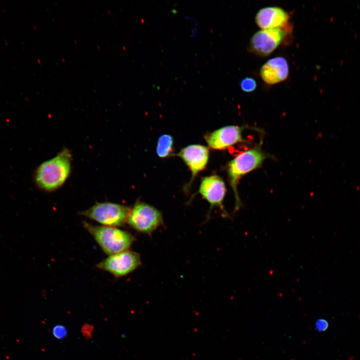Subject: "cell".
<instances>
[{"label": "cell", "mask_w": 360, "mask_h": 360, "mask_svg": "<svg viewBox=\"0 0 360 360\" xmlns=\"http://www.w3.org/2000/svg\"><path fill=\"white\" fill-rule=\"evenodd\" d=\"M71 162L72 154L66 148H63L54 158L43 162L35 174L38 186L48 192L60 188L70 176Z\"/></svg>", "instance_id": "obj_1"}, {"label": "cell", "mask_w": 360, "mask_h": 360, "mask_svg": "<svg viewBox=\"0 0 360 360\" xmlns=\"http://www.w3.org/2000/svg\"><path fill=\"white\" fill-rule=\"evenodd\" d=\"M268 156L260 147L256 146L240 153L228 162V174L235 198V210H239L242 205L237 189L240 178L260 168Z\"/></svg>", "instance_id": "obj_2"}, {"label": "cell", "mask_w": 360, "mask_h": 360, "mask_svg": "<svg viewBox=\"0 0 360 360\" xmlns=\"http://www.w3.org/2000/svg\"><path fill=\"white\" fill-rule=\"evenodd\" d=\"M84 226L103 251L110 256L128 250L135 240L130 234L115 227L94 226L85 222Z\"/></svg>", "instance_id": "obj_3"}, {"label": "cell", "mask_w": 360, "mask_h": 360, "mask_svg": "<svg viewBox=\"0 0 360 360\" xmlns=\"http://www.w3.org/2000/svg\"><path fill=\"white\" fill-rule=\"evenodd\" d=\"M130 208L118 204L104 202L82 212V215L107 226H120L128 220Z\"/></svg>", "instance_id": "obj_4"}, {"label": "cell", "mask_w": 360, "mask_h": 360, "mask_svg": "<svg viewBox=\"0 0 360 360\" xmlns=\"http://www.w3.org/2000/svg\"><path fill=\"white\" fill-rule=\"evenodd\" d=\"M127 222L135 230L150 235L163 224V219L157 208L138 202L130 210Z\"/></svg>", "instance_id": "obj_5"}, {"label": "cell", "mask_w": 360, "mask_h": 360, "mask_svg": "<svg viewBox=\"0 0 360 360\" xmlns=\"http://www.w3.org/2000/svg\"><path fill=\"white\" fill-rule=\"evenodd\" d=\"M140 264L138 253L126 250L110 256L98 264L97 266L116 277H120L134 270Z\"/></svg>", "instance_id": "obj_6"}, {"label": "cell", "mask_w": 360, "mask_h": 360, "mask_svg": "<svg viewBox=\"0 0 360 360\" xmlns=\"http://www.w3.org/2000/svg\"><path fill=\"white\" fill-rule=\"evenodd\" d=\"M287 28L264 29L256 32L250 40V48L259 56L270 54L284 40Z\"/></svg>", "instance_id": "obj_7"}, {"label": "cell", "mask_w": 360, "mask_h": 360, "mask_svg": "<svg viewBox=\"0 0 360 360\" xmlns=\"http://www.w3.org/2000/svg\"><path fill=\"white\" fill-rule=\"evenodd\" d=\"M244 126H228L208 133L204 138L210 148L223 150L244 141L242 132Z\"/></svg>", "instance_id": "obj_8"}, {"label": "cell", "mask_w": 360, "mask_h": 360, "mask_svg": "<svg viewBox=\"0 0 360 360\" xmlns=\"http://www.w3.org/2000/svg\"><path fill=\"white\" fill-rule=\"evenodd\" d=\"M198 192L210 204V210L214 206H218L222 210L223 216H228L222 204L226 188L220 177L212 175L204 178L201 182Z\"/></svg>", "instance_id": "obj_9"}, {"label": "cell", "mask_w": 360, "mask_h": 360, "mask_svg": "<svg viewBox=\"0 0 360 360\" xmlns=\"http://www.w3.org/2000/svg\"><path fill=\"white\" fill-rule=\"evenodd\" d=\"M188 167L192 172L190 184L198 174L206 166L209 158V150L207 147L200 144L189 145L180 150L176 154Z\"/></svg>", "instance_id": "obj_10"}, {"label": "cell", "mask_w": 360, "mask_h": 360, "mask_svg": "<svg viewBox=\"0 0 360 360\" xmlns=\"http://www.w3.org/2000/svg\"><path fill=\"white\" fill-rule=\"evenodd\" d=\"M289 16L283 9L268 6L260 9L256 14V22L262 30L288 28Z\"/></svg>", "instance_id": "obj_11"}, {"label": "cell", "mask_w": 360, "mask_h": 360, "mask_svg": "<svg viewBox=\"0 0 360 360\" xmlns=\"http://www.w3.org/2000/svg\"><path fill=\"white\" fill-rule=\"evenodd\" d=\"M260 74L266 84H272L281 82L288 76V63L282 57L271 58L262 66Z\"/></svg>", "instance_id": "obj_12"}, {"label": "cell", "mask_w": 360, "mask_h": 360, "mask_svg": "<svg viewBox=\"0 0 360 360\" xmlns=\"http://www.w3.org/2000/svg\"><path fill=\"white\" fill-rule=\"evenodd\" d=\"M156 154L161 158L172 156L174 152V139L172 136L162 134L158 138L156 148Z\"/></svg>", "instance_id": "obj_13"}, {"label": "cell", "mask_w": 360, "mask_h": 360, "mask_svg": "<svg viewBox=\"0 0 360 360\" xmlns=\"http://www.w3.org/2000/svg\"><path fill=\"white\" fill-rule=\"evenodd\" d=\"M242 90L245 92H252L256 87V80L251 78H244L240 83Z\"/></svg>", "instance_id": "obj_14"}, {"label": "cell", "mask_w": 360, "mask_h": 360, "mask_svg": "<svg viewBox=\"0 0 360 360\" xmlns=\"http://www.w3.org/2000/svg\"><path fill=\"white\" fill-rule=\"evenodd\" d=\"M52 334L56 339L62 340L67 336L68 330L64 325L58 324L53 327Z\"/></svg>", "instance_id": "obj_15"}, {"label": "cell", "mask_w": 360, "mask_h": 360, "mask_svg": "<svg viewBox=\"0 0 360 360\" xmlns=\"http://www.w3.org/2000/svg\"><path fill=\"white\" fill-rule=\"evenodd\" d=\"M328 327V322L323 318L318 319L315 322V328L318 332H324L327 330Z\"/></svg>", "instance_id": "obj_16"}, {"label": "cell", "mask_w": 360, "mask_h": 360, "mask_svg": "<svg viewBox=\"0 0 360 360\" xmlns=\"http://www.w3.org/2000/svg\"><path fill=\"white\" fill-rule=\"evenodd\" d=\"M354 36V37L356 38L358 36V34L356 33Z\"/></svg>", "instance_id": "obj_17"}, {"label": "cell", "mask_w": 360, "mask_h": 360, "mask_svg": "<svg viewBox=\"0 0 360 360\" xmlns=\"http://www.w3.org/2000/svg\"><path fill=\"white\" fill-rule=\"evenodd\" d=\"M342 62H343V60H340V64H342Z\"/></svg>", "instance_id": "obj_18"}]
</instances>
